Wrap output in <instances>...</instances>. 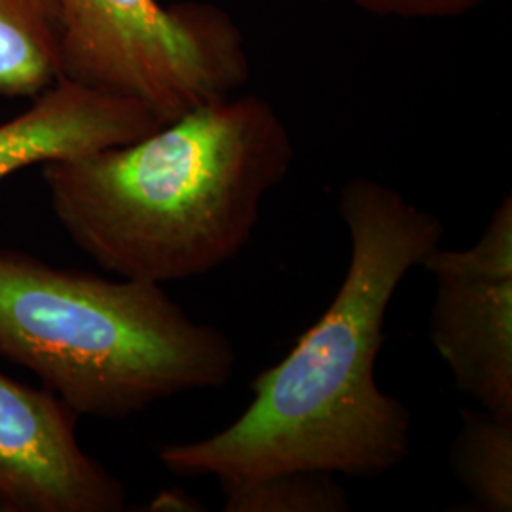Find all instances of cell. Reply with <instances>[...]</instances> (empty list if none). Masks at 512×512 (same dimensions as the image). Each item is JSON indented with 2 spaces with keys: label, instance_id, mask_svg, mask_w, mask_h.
Masks as SVG:
<instances>
[{
  "label": "cell",
  "instance_id": "6da1fadb",
  "mask_svg": "<svg viewBox=\"0 0 512 512\" xmlns=\"http://www.w3.org/2000/svg\"><path fill=\"white\" fill-rule=\"evenodd\" d=\"M338 213L351 255L329 308L287 357L256 376L238 420L158 450L169 473L219 482L293 469L380 478L410 456L412 412L380 389L374 368L391 300L439 247L444 224L372 179L344 184Z\"/></svg>",
  "mask_w": 512,
  "mask_h": 512
},
{
  "label": "cell",
  "instance_id": "7a4b0ae2",
  "mask_svg": "<svg viewBox=\"0 0 512 512\" xmlns=\"http://www.w3.org/2000/svg\"><path fill=\"white\" fill-rule=\"evenodd\" d=\"M294 158L264 97L230 95L139 141L48 162L42 181L82 253L116 277L164 285L234 260Z\"/></svg>",
  "mask_w": 512,
  "mask_h": 512
},
{
  "label": "cell",
  "instance_id": "3957f363",
  "mask_svg": "<svg viewBox=\"0 0 512 512\" xmlns=\"http://www.w3.org/2000/svg\"><path fill=\"white\" fill-rule=\"evenodd\" d=\"M0 357L99 420L219 389L238 365L230 336L192 319L164 285L54 268L14 249H0Z\"/></svg>",
  "mask_w": 512,
  "mask_h": 512
},
{
  "label": "cell",
  "instance_id": "277c9868",
  "mask_svg": "<svg viewBox=\"0 0 512 512\" xmlns=\"http://www.w3.org/2000/svg\"><path fill=\"white\" fill-rule=\"evenodd\" d=\"M59 78L143 103L165 124L251 78L245 37L211 2L57 0Z\"/></svg>",
  "mask_w": 512,
  "mask_h": 512
},
{
  "label": "cell",
  "instance_id": "5b68a950",
  "mask_svg": "<svg viewBox=\"0 0 512 512\" xmlns=\"http://www.w3.org/2000/svg\"><path fill=\"white\" fill-rule=\"evenodd\" d=\"M421 268L437 279L429 336L456 387L482 410L512 418L511 194L475 245H439Z\"/></svg>",
  "mask_w": 512,
  "mask_h": 512
},
{
  "label": "cell",
  "instance_id": "8992f818",
  "mask_svg": "<svg viewBox=\"0 0 512 512\" xmlns=\"http://www.w3.org/2000/svg\"><path fill=\"white\" fill-rule=\"evenodd\" d=\"M78 418L50 389L0 374V511L126 509V486L80 448Z\"/></svg>",
  "mask_w": 512,
  "mask_h": 512
},
{
  "label": "cell",
  "instance_id": "52a82bcc",
  "mask_svg": "<svg viewBox=\"0 0 512 512\" xmlns=\"http://www.w3.org/2000/svg\"><path fill=\"white\" fill-rule=\"evenodd\" d=\"M164 124L139 101L59 78L23 114L0 124V181L31 165L128 145Z\"/></svg>",
  "mask_w": 512,
  "mask_h": 512
},
{
  "label": "cell",
  "instance_id": "ba28073f",
  "mask_svg": "<svg viewBox=\"0 0 512 512\" xmlns=\"http://www.w3.org/2000/svg\"><path fill=\"white\" fill-rule=\"evenodd\" d=\"M57 0H0V95L37 97L59 80Z\"/></svg>",
  "mask_w": 512,
  "mask_h": 512
},
{
  "label": "cell",
  "instance_id": "9c48e42d",
  "mask_svg": "<svg viewBox=\"0 0 512 512\" xmlns=\"http://www.w3.org/2000/svg\"><path fill=\"white\" fill-rule=\"evenodd\" d=\"M450 463L476 511H512V418L463 408Z\"/></svg>",
  "mask_w": 512,
  "mask_h": 512
},
{
  "label": "cell",
  "instance_id": "30bf717a",
  "mask_svg": "<svg viewBox=\"0 0 512 512\" xmlns=\"http://www.w3.org/2000/svg\"><path fill=\"white\" fill-rule=\"evenodd\" d=\"M226 512H348L336 475L293 469L247 480H220Z\"/></svg>",
  "mask_w": 512,
  "mask_h": 512
},
{
  "label": "cell",
  "instance_id": "8fae6325",
  "mask_svg": "<svg viewBox=\"0 0 512 512\" xmlns=\"http://www.w3.org/2000/svg\"><path fill=\"white\" fill-rule=\"evenodd\" d=\"M486 0H353L355 6L378 18H461L480 8Z\"/></svg>",
  "mask_w": 512,
  "mask_h": 512
},
{
  "label": "cell",
  "instance_id": "7c38bea8",
  "mask_svg": "<svg viewBox=\"0 0 512 512\" xmlns=\"http://www.w3.org/2000/svg\"><path fill=\"white\" fill-rule=\"evenodd\" d=\"M147 509L148 511L165 512H200L205 507L198 499L186 494L181 488H173V490H164V492L156 495L150 501Z\"/></svg>",
  "mask_w": 512,
  "mask_h": 512
},
{
  "label": "cell",
  "instance_id": "4fadbf2b",
  "mask_svg": "<svg viewBox=\"0 0 512 512\" xmlns=\"http://www.w3.org/2000/svg\"><path fill=\"white\" fill-rule=\"evenodd\" d=\"M321 2H332V0H321Z\"/></svg>",
  "mask_w": 512,
  "mask_h": 512
}]
</instances>
